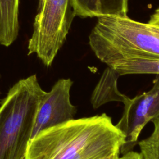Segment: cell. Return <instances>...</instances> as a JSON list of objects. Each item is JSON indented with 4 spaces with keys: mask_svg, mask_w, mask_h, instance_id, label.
I'll return each mask as SVG.
<instances>
[{
    "mask_svg": "<svg viewBox=\"0 0 159 159\" xmlns=\"http://www.w3.org/2000/svg\"><path fill=\"white\" fill-rule=\"evenodd\" d=\"M125 140L105 113L73 119L32 138L24 159H97L120 152Z\"/></svg>",
    "mask_w": 159,
    "mask_h": 159,
    "instance_id": "6da1fadb",
    "label": "cell"
},
{
    "mask_svg": "<svg viewBox=\"0 0 159 159\" xmlns=\"http://www.w3.org/2000/svg\"><path fill=\"white\" fill-rule=\"evenodd\" d=\"M89 45L106 65L121 60L159 58V26L128 16L98 17L89 35Z\"/></svg>",
    "mask_w": 159,
    "mask_h": 159,
    "instance_id": "7a4b0ae2",
    "label": "cell"
},
{
    "mask_svg": "<svg viewBox=\"0 0 159 159\" xmlns=\"http://www.w3.org/2000/svg\"><path fill=\"white\" fill-rule=\"evenodd\" d=\"M45 91L36 75L14 84L0 104V159H24Z\"/></svg>",
    "mask_w": 159,
    "mask_h": 159,
    "instance_id": "3957f363",
    "label": "cell"
},
{
    "mask_svg": "<svg viewBox=\"0 0 159 159\" xmlns=\"http://www.w3.org/2000/svg\"><path fill=\"white\" fill-rule=\"evenodd\" d=\"M75 16L71 0H42L28 41V55L35 53L47 67L65 43Z\"/></svg>",
    "mask_w": 159,
    "mask_h": 159,
    "instance_id": "277c9868",
    "label": "cell"
},
{
    "mask_svg": "<svg viewBox=\"0 0 159 159\" xmlns=\"http://www.w3.org/2000/svg\"><path fill=\"white\" fill-rule=\"evenodd\" d=\"M158 116L159 75H156L149 91L130 98L129 102L124 105L123 114L116 124L125 137L120 152L124 154L131 150L147 124Z\"/></svg>",
    "mask_w": 159,
    "mask_h": 159,
    "instance_id": "5b68a950",
    "label": "cell"
},
{
    "mask_svg": "<svg viewBox=\"0 0 159 159\" xmlns=\"http://www.w3.org/2000/svg\"><path fill=\"white\" fill-rule=\"evenodd\" d=\"M73 84L70 78H60L45 93L37 111L32 138L40 132L74 119L76 106L70 101Z\"/></svg>",
    "mask_w": 159,
    "mask_h": 159,
    "instance_id": "8992f818",
    "label": "cell"
},
{
    "mask_svg": "<svg viewBox=\"0 0 159 159\" xmlns=\"http://www.w3.org/2000/svg\"><path fill=\"white\" fill-rule=\"evenodd\" d=\"M129 0H71L75 16L80 17L127 16Z\"/></svg>",
    "mask_w": 159,
    "mask_h": 159,
    "instance_id": "52a82bcc",
    "label": "cell"
},
{
    "mask_svg": "<svg viewBox=\"0 0 159 159\" xmlns=\"http://www.w3.org/2000/svg\"><path fill=\"white\" fill-rule=\"evenodd\" d=\"M120 75L112 68L107 66L103 71L91 96V103L94 109L112 101L128 104L130 98L121 93L117 88V80Z\"/></svg>",
    "mask_w": 159,
    "mask_h": 159,
    "instance_id": "ba28073f",
    "label": "cell"
},
{
    "mask_svg": "<svg viewBox=\"0 0 159 159\" xmlns=\"http://www.w3.org/2000/svg\"><path fill=\"white\" fill-rule=\"evenodd\" d=\"M20 0H0V45L9 47L19 34Z\"/></svg>",
    "mask_w": 159,
    "mask_h": 159,
    "instance_id": "9c48e42d",
    "label": "cell"
},
{
    "mask_svg": "<svg viewBox=\"0 0 159 159\" xmlns=\"http://www.w3.org/2000/svg\"><path fill=\"white\" fill-rule=\"evenodd\" d=\"M120 76L132 74L159 75V58H134L121 60L107 65Z\"/></svg>",
    "mask_w": 159,
    "mask_h": 159,
    "instance_id": "30bf717a",
    "label": "cell"
},
{
    "mask_svg": "<svg viewBox=\"0 0 159 159\" xmlns=\"http://www.w3.org/2000/svg\"><path fill=\"white\" fill-rule=\"evenodd\" d=\"M151 122L153 124L152 133L137 144L143 159H159V116Z\"/></svg>",
    "mask_w": 159,
    "mask_h": 159,
    "instance_id": "8fae6325",
    "label": "cell"
},
{
    "mask_svg": "<svg viewBox=\"0 0 159 159\" xmlns=\"http://www.w3.org/2000/svg\"><path fill=\"white\" fill-rule=\"evenodd\" d=\"M119 159H143L142 154L140 152L130 150L123 154L122 157Z\"/></svg>",
    "mask_w": 159,
    "mask_h": 159,
    "instance_id": "7c38bea8",
    "label": "cell"
},
{
    "mask_svg": "<svg viewBox=\"0 0 159 159\" xmlns=\"http://www.w3.org/2000/svg\"><path fill=\"white\" fill-rule=\"evenodd\" d=\"M149 24L159 26V7L157 8L153 13L148 20Z\"/></svg>",
    "mask_w": 159,
    "mask_h": 159,
    "instance_id": "4fadbf2b",
    "label": "cell"
},
{
    "mask_svg": "<svg viewBox=\"0 0 159 159\" xmlns=\"http://www.w3.org/2000/svg\"><path fill=\"white\" fill-rule=\"evenodd\" d=\"M119 153L120 152H116L114 153L111 154L109 155L104 157H101L99 158H97V159H119Z\"/></svg>",
    "mask_w": 159,
    "mask_h": 159,
    "instance_id": "5bb4252c",
    "label": "cell"
},
{
    "mask_svg": "<svg viewBox=\"0 0 159 159\" xmlns=\"http://www.w3.org/2000/svg\"><path fill=\"white\" fill-rule=\"evenodd\" d=\"M41 1H42V0H39V2H41Z\"/></svg>",
    "mask_w": 159,
    "mask_h": 159,
    "instance_id": "9a60e30c",
    "label": "cell"
}]
</instances>
